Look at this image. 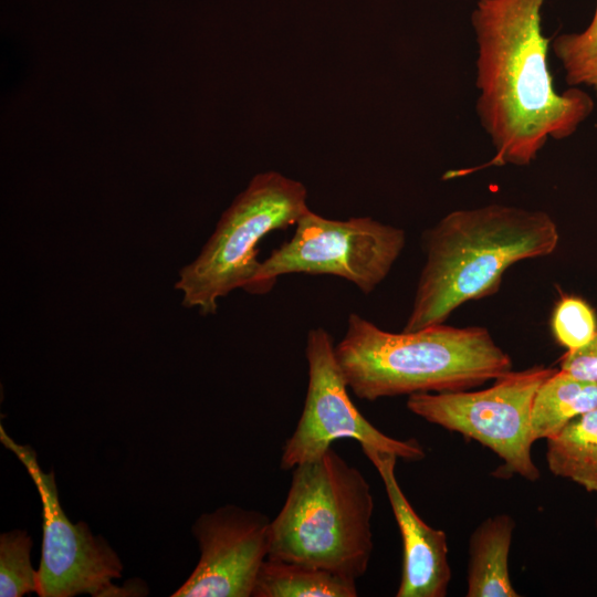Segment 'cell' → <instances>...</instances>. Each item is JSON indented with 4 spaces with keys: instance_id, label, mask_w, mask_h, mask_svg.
Wrapping results in <instances>:
<instances>
[{
    "instance_id": "cell-1",
    "label": "cell",
    "mask_w": 597,
    "mask_h": 597,
    "mask_svg": "<svg viewBox=\"0 0 597 597\" xmlns=\"http://www.w3.org/2000/svg\"><path fill=\"white\" fill-rule=\"evenodd\" d=\"M545 0H479L471 23L476 43L475 111L494 149L490 166H527L549 138L565 139L593 113L579 87L558 92L542 33Z\"/></svg>"
},
{
    "instance_id": "cell-2",
    "label": "cell",
    "mask_w": 597,
    "mask_h": 597,
    "mask_svg": "<svg viewBox=\"0 0 597 597\" xmlns=\"http://www.w3.org/2000/svg\"><path fill=\"white\" fill-rule=\"evenodd\" d=\"M558 239L543 210L491 203L449 212L426 233V261L402 331L444 323L463 303L494 293L514 263L551 254Z\"/></svg>"
},
{
    "instance_id": "cell-3",
    "label": "cell",
    "mask_w": 597,
    "mask_h": 597,
    "mask_svg": "<svg viewBox=\"0 0 597 597\" xmlns=\"http://www.w3.org/2000/svg\"><path fill=\"white\" fill-rule=\"evenodd\" d=\"M335 354L359 399L468 390L512 370L485 327L442 324L392 333L350 313Z\"/></svg>"
},
{
    "instance_id": "cell-4",
    "label": "cell",
    "mask_w": 597,
    "mask_h": 597,
    "mask_svg": "<svg viewBox=\"0 0 597 597\" xmlns=\"http://www.w3.org/2000/svg\"><path fill=\"white\" fill-rule=\"evenodd\" d=\"M373 514L369 482L331 447L292 469L285 501L270 524L268 558L357 580L374 549Z\"/></svg>"
},
{
    "instance_id": "cell-5",
    "label": "cell",
    "mask_w": 597,
    "mask_h": 597,
    "mask_svg": "<svg viewBox=\"0 0 597 597\" xmlns=\"http://www.w3.org/2000/svg\"><path fill=\"white\" fill-rule=\"evenodd\" d=\"M310 210L305 186L276 171L255 175L222 213L198 256L179 272L182 304L214 314L237 289L250 292L261 262L256 247L275 230L295 226Z\"/></svg>"
},
{
    "instance_id": "cell-6",
    "label": "cell",
    "mask_w": 597,
    "mask_h": 597,
    "mask_svg": "<svg viewBox=\"0 0 597 597\" xmlns=\"http://www.w3.org/2000/svg\"><path fill=\"white\" fill-rule=\"evenodd\" d=\"M294 227L291 239L261 262L250 293H266L279 276L304 273L338 276L369 294L406 245L402 229L370 217L336 220L308 210Z\"/></svg>"
},
{
    "instance_id": "cell-7",
    "label": "cell",
    "mask_w": 597,
    "mask_h": 597,
    "mask_svg": "<svg viewBox=\"0 0 597 597\" xmlns=\"http://www.w3.org/2000/svg\"><path fill=\"white\" fill-rule=\"evenodd\" d=\"M555 370H510L489 388L412 394L406 406L426 421L489 448L504 462L502 472L534 482L541 472L532 458L531 409L537 389Z\"/></svg>"
},
{
    "instance_id": "cell-8",
    "label": "cell",
    "mask_w": 597,
    "mask_h": 597,
    "mask_svg": "<svg viewBox=\"0 0 597 597\" xmlns=\"http://www.w3.org/2000/svg\"><path fill=\"white\" fill-rule=\"evenodd\" d=\"M308 384L301 417L280 458L283 471L312 461L339 439L395 454L408 462L421 461L425 449L416 439L387 436L369 422L354 405L338 365L335 344L323 327L308 331L305 342Z\"/></svg>"
},
{
    "instance_id": "cell-9",
    "label": "cell",
    "mask_w": 597,
    "mask_h": 597,
    "mask_svg": "<svg viewBox=\"0 0 597 597\" xmlns=\"http://www.w3.org/2000/svg\"><path fill=\"white\" fill-rule=\"evenodd\" d=\"M1 442L25 467L42 503L43 543L38 570L40 597L117 596L113 580L122 576L117 553L81 521L73 524L62 510L54 472L45 473L30 446H21L0 428Z\"/></svg>"
},
{
    "instance_id": "cell-10",
    "label": "cell",
    "mask_w": 597,
    "mask_h": 597,
    "mask_svg": "<svg viewBox=\"0 0 597 597\" xmlns=\"http://www.w3.org/2000/svg\"><path fill=\"white\" fill-rule=\"evenodd\" d=\"M271 521L259 511L226 504L192 525L200 558L172 597H251L269 555Z\"/></svg>"
},
{
    "instance_id": "cell-11",
    "label": "cell",
    "mask_w": 597,
    "mask_h": 597,
    "mask_svg": "<svg viewBox=\"0 0 597 597\" xmlns=\"http://www.w3.org/2000/svg\"><path fill=\"white\" fill-rule=\"evenodd\" d=\"M379 473L402 541V570L397 597H444L451 580L447 535L413 510L396 478L395 454L360 446Z\"/></svg>"
},
{
    "instance_id": "cell-12",
    "label": "cell",
    "mask_w": 597,
    "mask_h": 597,
    "mask_svg": "<svg viewBox=\"0 0 597 597\" xmlns=\"http://www.w3.org/2000/svg\"><path fill=\"white\" fill-rule=\"evenodd\" d=\"M515 522L501 513L485 519L469 540L467 597H519L509 570Z\"/></svg>"
},
{
    "instance_id": "cell-13",
    "label": "cell",
    "mask_w": 597,
    "mask_h": 597,
    "mask_svg": "<svg viewBox=\"0 0 597 597\" xmlns=\"http://www.w3.org/2000/svg\"><path fill=\"white\" fill-rule=\"evenodd\" d=\"M597 408V381L555 370L537 389L531 409V437L548 439L570 420Z\"/></svg>"
},
{
    "instance_id": "cell-14",
    "label": "cell",
    "mask_w": 597,
    "mask_h": 597,
    "mask_svg": "<svg viewBox=\"0 0 597 597\" xmlns=\"http://www.w3.org/2000/svg\"><path fill=\"white\" fill-rule=\"evenodd\" d=\"M546 440L549 471L587 492H597V408L574 418Z\"/></svg>"
},
{
    "instance_id": "cell-15",
    "label": "cell",
    "mask_w": 597,
    "mask_h": 597,
    "mask_svg": "<svg viewBox=\"0 0 597 597\" xmlns=\"http://www.w3.org/2000/svg\"><path fill=\"white\" fill-rule=\"evenodd\" d=\"M356 580L325 569L266 558L252 597H356Z\"/></svg>"
},
{
    "instance_id": "cell-16",
    "label": "cell",
    "mask_w": 597,
    "mask_h": 597,
    "mask_svg": "<svg viewBox=\"0 0 597 597\" xmlns=\"http://www.w3.org/2000/svg\"><path fill=\"white\" fill-rule=\"evenodd\" d=\"M552 49L570 87L585 85L597 92V0L589 24L580 32L556 36Z\"/></svg>"
},
{
    "instance_id": "cell-17",
    "label": "cell",
    "mask_w": 597,
    "mask_h": 597,
    "mask_svg": "<svg viewBox=\"0 0 597 597\" xmlns=\"http://www.w3.org/2000/svg\"><path fill=\"white\" fill-rule=\"evenodd\" d=\"M32 538L24 530L0 535V596L21 597L38 590V570L31 563Z\"/></svg>"
},
{
    "instance_id": "cell-18",
    "label": "cell",
    "mask_w": 597,
    "mask_h": 597,
    "mask_svg": "<svg viewBox=\"0 0 597 597\" xmlns=\"http://www.w3.org/2000/svg\"><path fill=\"white\" fill-rule=\"evenodd\" d=\"M596 318L587 303L577 297H564L553 315L557 342L574 350L586 345L596 332Z\"/></svg>"
},
{
    "instance_id": "cell-19",
    "label": "cell",
    "mask_w": 597,
    "mask_h": 597,
    "mask_svg": "<svg viewBox=\"0 0 597 597\" xmlns=\"http://www.w3.org/2000/svg\"><path fill=\"white\" fill-rule=\"evenodd\" d=\"M559 369L580 379L597 381V329L586 345L566 352Z\"/></svg>"
},
{
    "instance_id": "cell-20",
    "label": "cell",
    "mask_w": 597,
    "mask_h": 597,
    "mask_svg": "<svg viewBox=\"0 0 597 597\" xmlns=\"http://www.w3.org/2000/svg\"><path fill=\"white\" fill-rule=\"evenodd\" d=\"M595 527H596V531H597V516H596V520H595Z\"/></svg>"
}]
</instances>
